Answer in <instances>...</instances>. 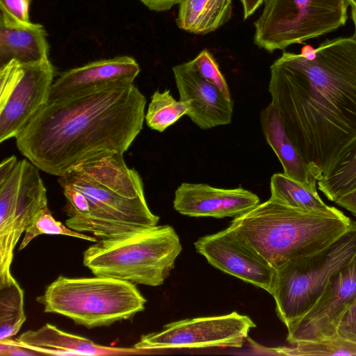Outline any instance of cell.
Returning <instances> with one entry per match:
<instances>
[{"instance_id":"19","label":"cell","mask_w":356,"mask_h":356,"mask_svg":"<svg viewBox=\"0 0 356 356\" xmlns=\"http://www.w3.org/2000/svg\"><path fill=\"white\" fill-rule=\"evenodd\" d=\"M260 123L268 144L282 165L283 173L310 191L318 193L317 179L288 136L279 111L272 102L261 111Z\"/></svg>"},{"instance_id":"24","label":"cell","mask_w":356,"mask_h":356,"mask_svg":"<svg viewBox=\"0 0 356 356\" xmlns=\"http://www.w3.org/2000/svg\"><path fill=\"white\" fill-rule=\"evenodd\" d=\"M188 111V106L176 100L170 90H156L151 97L145 120L147 125L159 132L164 131Z\"/></svg>"},{"instance_id":"30","label":"cell","mask_w":356,"mask_h":356,"mask_svg":"<svg viewBox=\"0 0 356 356\" xmlns=\"http://www.w3.org/2000/svg\"><path fill=\"white\" fill-rule=\"evenodd\" d=\"M0 355H38L40 353L25 348L16 340L10 338L0 340Z\"/></svg>"},{"instance_id":"5","label":"cell","mask_w":356,"mask_h":356,"mask_svg":"<svg viewBox=\"0 0 356 356\" xmlns=\"http://www.w3.org/2000/svg\"><path fill=\"white\" fill-rule=\"evenodd\" d=\"M182 246L172 227L155 225L121 236L99 238L83 252V264L96 276L161 285Z\"/></svg>"},{"instance_id":"26","label":"cell","mask_w":356,"mask_h":356,"mask_svg":"<svg viewBox=\"0 0 356 356\" xmlns=\"http://www.w3.org/2000/svg\"><path fill=\"white\" fill-rule=\"evenodd\" d=\"M42 234L65 235L92 242L98 241L96 237L76 232L56 220L47 207L35 218L24 232L19 250L25 248L33 238Z\"/></svg>"},{"instance_id":"4","label":"cell","mask_w":356,"mask_h":356,"mask_svg":"<svg viewBox=\"0 0 356 356\" xmlns=\"http://www.w3.org/2000/svg\"><path fill=\"white\" fill-rule=\"evenodd\" d=\"M353 223L337 208L330 212L305 210L270 197L235 217L227 229L276 270L325 249Z\"/></svg>"},{"instance_id":"29","label":"cell","mask_w":356,"mask_h":356,"mask_svg":"<svg viewBox=\"0 0 356 356\" xmlns=\"http://www.w3.org/2000/svg\"><path fill=\"white\" fill-rule=\"evenodd\" d=\"M338 333L341 337L356 343V300L343 317Z\"/></svg>"},{"instance_id":"16","label":"cell","mask_w":356,"mask_h":356,"mask_svg":"<svg viewBox=\"0 0 356 356\" xmlns=\"http://www.w3.org/2000/svg\"><path fill=\"white\" fill-rule=\"evenodd\" d=\"M140 71L128 56L92 61L62 72L51 86L48 102L111 83H134Z\"/></svg>"},{"instance_id":"1","label":"cell","mask_w":356,"mask_h":356,"mask_svg":"<svg viewBox=\"0 0 356 356\" xmlns=\"http://www.w3.org/2000/svg\"><path fill=\"white\" fill-rule=\"evenodd\" d=\"M268 91L286 132L321 180L356 143V40H325L312 53L283 52Z\"/></svg>"},{"instance_id":"9","label":"cell","mask_w":356,"mask_h":356,"mask_svg":"<svg viewBox=\"0 0 356 356\" xmlns=\"http://www.w3.org/2000/svg\"><path fill=\"white\" fill-rule=\"evenodd\" d=\"M39 168L15 156L0 165V283L13 278L14 249L23 232L47 208V191Z\"/></svg>"},{"instance_id":"14","label":"cell","mask_w":356,"mask_h":356,"mask_svg":"<svg viewBox=\"0 0 356 356\" xmlns=\"http://www.w3.org/2000/svg\"><path fill=\"white\" fill-rule=\"evenodd\" d=\"M179 100L188 106L186 114L200 129L232 122L234 104L214 85L194 70L189 62L172 68Z\"/></svg>"},{"instance_id":"15","label":"cell","mask_w":356,"mask_h":356,"mask_svg":"<svg viewBox=\"0 0 356 356\" xmlns=\"http://www.w3.org/2000/svg\"><path fill=\"white\" fill-rule=\"evenodd\" d=\"M259 203V197L241 187L220 188L206 184L182 183L175 192L174 209L191 217H237Z\"/></svg>"},{"instance_id":"7","label":"cell","mask_w":356,"mask_h":356,"mask_svg":"<svg viewBox=\"0 0 356 356\" xmlns=\"http://www.w3.org/2000/svg\"><path fill=\"white\" fill-rule=\"evenodd\" d=\"M356 257V222L325 249L292 259L276 269L270 295L287 327L314 305L330 278Z\"/></svg>"},{"instance_id":"22","label":"cell","mask_w":356,"mask_h":356,"mask_svg":"<svg viewBox=\"0 0 356 356\" xmlns=\"http://www.w3.org/2000/svg\"><path fill=\"white\" fill-rule=\"evenodd\" d=\"M24 291L13 277L0 284V340L15 335L25 322Z\"/></svg>"},{"instance_id":"35","label":"cell","mask_w":356,"mask_h":356,"mask_svg":"<svg viewBox=\"0 0 356 356\" xmlns=\"http://www.w3.org/2000/svg\"><path fill=\"white\" fill-rule=\"evenodd\" d=\"M350 6L356 8V0H347Z\"/></svg>"},{"instance_id":"13","label":"cell","mask_w":356,"mask_h":356,"mask_svg":"<svg viewBox=\"0 0 356 356\" xmlns=\"http://www.w3.org/2000/svg\"><path fill=\"white\" fill-rule=\"evenodd\" d=\"M194 245L215 268L271 293L276 270L227 229L202 236Z\"/></svg>"},{"instance_id":"17","label":"cell","mask_w":356,"mask_h":356,"mask_svg":"<svg viewBox=\"0 0 356 356\" xmlns=\"http://www.w3.org/2000/svg\"><path fill=\"white\" fill-rule=\"evenodd\" d=\"M15 340L22 346L40 355H126L147 350L135 348L105 346L91 340L66 332L55 325L46 323L38 330H29Z\"/></svg>"},{"instance_id":"11","label":"cell","mask_w":356,"mask_h":356,"mask_svg":"<svg viewBox=\"0 0 356 356\" xmlns=\"http://www.w3.org/2000/svg\"><path fill=\"white\" fill-rule=\"evenodd\" d=\"M256 327L248 316L228 314L197 317L175 321L162 330L142 335L134 348L145 350L241 348L252 328Z\"/></svg>"},{"instance_id":"28","label":"cell","mask_w":356,"mask_h":356,"mask_svg":"<svg viewBox=\"0 0 356 356\" xmlns=\"http://www.w3.org/2000/svg\"><path fill=\"white\" fill-rule=\"evenodd\" d=\"M32 0H0L1 12L22 24H29V8Z\"/></svg>"},{"instance_id":"21","label":"cell","mask_w":356,"mask_h":356,"mask_svg":"<svg viewBox=\"0 0 356 356\" xmlns=\"http://www.w3.org/2000/svg\"><path fill=\"white\" fill-rule=\"evenodd\" d=\"M270 197L289 207L310 211L330 212L336 209L327 205L314 193L284 173L273 174L270 178Z\"/></svg>"},{"instance_id":"36","label":"cell","mask_w":356,"mask_h":356,"mask_svg":"<svg viewBox=\"0 0 356 356\" xmlns=\"http://www.w3.org/2000/svg\"><path fill=\"white\" fill-rule=\"evenodd\" d=\"M175 3L177 4V3H179L181 0H175Z\"/></svg>"},{"instance_id":"33","label":"cell","mask_w":356,"mask_h":356,"mask_svg":"<svg viewBox=\"0 0 356 356\" xmlns=\"http://www.w3.org/2000/svg\"><path fill=\"white\" fill-rule=\"evenodd\" d=\"M243 8L244 19H247L252 15L264 0H239Z\"/></svg>"},{"instance_id":"23","label":"cell","mask_w":356,"mask_h":356,"mask_svg":"<svg viewBox=\"0 0 356 356\" xmlns=\"http://www.w3.org/2000/svg\"><path fill=\"white\" fill-rule=\"evenodd\" d=\"M318 189L335 202L356 189V143L317 181Z\"/></svg>"},{"instance_id":"27","label":"cell","mask_w":356,"mask_h":356,"mask_svg":"<svg viewBox=\"0 0 356 356\" xmlns=\"http://www.w3.org/2000/svg\"><path fill=\"white\" fill-rule=\"evenodd\" d=\"M189 63L201 76L216 86L229 100H232L229 86L218 64L208 50L200 51Z\"/></svg>"},{"instance_id":"2","label":"cell","mask_w":356,"mask_h":356,"mask_svg":"<svg viewBox=\"0 0 356 356\" xmlns=\"http://www.w3.org/2000/svg\"><path fill=\"white\" fill-rule=\"evenodd\" d=\"M146 102L134 83L47 102L15 138L16 146L40 170L62 176L96 155L124 154L143 129Z\"/></svg>"},{"instance_id":"20","label":"cell","mask_w":356,"mask_h":356,"mask_svg":"<svg viewBox=\"0 0 356 356\" xmlns=\"http://www.w3.org/2000/svg\"><path fill=\"white\" fill-rule=\"evenodd\" d=\"M233 0H181L177 26L195 34L216 31L231 17Z\"/></svg>"},{"instance_id":"18","label":"cell","mask_w":356,"mask_h":356,"mask_svg":"<svg viewBox=\"0 0 356 356\" xmlns=\"http://www.w3.org/2000/svg\"><path fill=\"white\" fill-rule=\"evenodd\" d=\"M47 33L40 24H22L1 12L0 67L12 60L22 65L48 58Z\"/></svg>"},{"instance_id":"31","label":"cell","mask_w":356,"mask_h":356,"mask_svg":"<svg viewBox=\"0 0 356 356\" xmlns=\"http://www.w3.org/2000/svg\"><path fill=\"white\" fill-rule=\"evenodd\" d=\"M334 202L350 211L356 217V189L341 196Z\"/></svg>"},{"instance_id":"12","label":"cell","mask_w":356,"mask_h":356,"mask_svg":"<svg viewBox=\"0 0 356 356\" xmlns=\"http://www.w3.org/2000/svg\"><path fill=\"white\" fill-rule=\"evenodd\" d=\"M355 300L356 257L330 278L311 309L287 327V341L294 345L337 337L341 321Z\"/></svg>"},{"instance_id":"3","label":"cell","mask_w":356,"mask_h":356,"mask_svg":"<svg viewBox=\"0 0 356 356\" xmlns=\"http://www.w3.org/2000/svg\"><path fill=\"white\" fill-rule=\"evenodd\" d=\"M66 199L65 225L99 238L121 236L157 225L142 178L129 168L123 154L103 153L58 177Z\"/></svg>"},{"instance_id":"8","label":"cell","mask_w":356,"mask_h":356,"mask_svg":"<svg viewBox=\"0 0 356 356\" xmlns=\"http://www.w3.org/2000/svg\"><path fill=\"white\" fill-rule=\"evenodd\" d=\"M347 0H266L254 22V43L273 52L343 26Z\"/></svg>"},{"instance_id":"25","label":"cell","mask_w":356,"mask_h":356,"mask_svg":"<svg viewBox=\"0 0 356 356\" xmlns=\"http://www.w3.org/2000/svg\"><path fill=\"white\" fill-rule=\"evenodd\" d=\"M293 346L279 348L277 351L285 355H356V343L339 334L329 339L300 342Z\"/></svg>"},{"instance_id":"34","label":"cell","mask_w":356,"mask_h":356,"mask_svg":"<svg viewBox=\"0 0 356 356\" xmlns=\"http://www.w3.org/2000/svg\"><path fill=\"white\" fill-rule=\"evenodd\" d=\"M351 15L355 26V32L352 38L356 40V8L353 6H351Z\"/></svg>"},{"instance_id":"32","label":"cell","mask_w":356,"mask_h":356,"mask_svg":"<svg viewBox=\"0 0 356 356\" xmlns=\"http://www.w3.org/2000/svg\"><path fill=\"white\" fill-rule=\"evenodd\" d=\"M149 9L161 12L170 9L175 3V0H140Z\"/></svg>"},{"instance_id":"6","label":"cell","mask_w":356,"mask_h":356,"mask_svg":"<svg viewBox=\"0 0 356 356\" xmlns=\"http://www.w3.org/2000/svg\"><path fill=\"white\" fill-rule=\"evenodd\" d=\"M37 301L46 313L64 316L88 328L127 320L145 309L146 299L132 282L102 276H59Z\"/></svg>"},{"instance_id":"10","label":"cell","mask_w":356,"mask_h":356,"mask_svg":"<svg viewBox=\"0 0 356 356\" xmlns=\"http://www.w3.org/2000/svg\"><path fill=\"white\" fill-rule=\"evenodd\" d=\"M54 68L49 59L0 67V143L15 138L48 102Z\"/></svg>"}]
</instances>
